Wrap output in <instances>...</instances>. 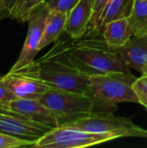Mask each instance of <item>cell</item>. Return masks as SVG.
Wrapping results in <instances>:
<instances>
[{"label": "cell", "instance_id": "1", "mask_svg": "<svg viewBox=\"0 0 147 148\" xmlns=\"http://www.w3.org/2000/svg\"><path fill=\"white\" fill-rule=\"evenodd\" d=\"M70 40V36L59 37L43 56L13 73L7 74L36 79L51 88L88 95L90 76L82 73L69 58Z\"/></svg>", "mask_w": 147, "mask_h": 148}, {"label": "cell", "instance_id": "2", "mask_svg": "<svg viewBox=\"0 0 147 148\" xmlns=\"http://www.w3.org/2000/svg\"><path fill=\"white\" fill-rule=\"evenodd\" d=\"M68 56L73 63L88 76L113 71L130 72L120 60L115 49L105 41L102 32L70 40Z\"/></svg>", "mask_w": 147, "mask_h": 148}, {"label": "cell", "instance_id": "3", "mask_svg": "<svg viewBox=\"0 0 147 148\" xmlns=\"http://www.w3.org/2000/svg\"><path fill=\"white\" fill-rule=\"evenodd\" d=\"M137 77L131 72L113 71L89 78L88 95L94 101L98 112L113 113L121 102L139 103L133 89Z\"/></svg>", "mask_w": 147, "mask_h": 148}, {"label": "cell", "instance_id": "4", "mask_svg": "<svg viewBox=\"0 0 147 148\" xmlns=\"http://www.w3.org/2000/svg\"><path fill=\"white\" fill-rule=\"evenodd\" d=\"M60 126L111 135L116 139L124 137L147 139V129L140 127L127 118L115 116L109 112H94Z\"/></svg>", "mask_w": 147, "mask_h": 148}, {"label": "cell", "instance_id": "5", "mask_svg": "<svg viewBox=\"0 0 147 148\" xmlns=\"http://www.w3.org/2000/svg\"><path fill=\"white\" fill-rule=\"evenodd\" d=\"M40 101L59 120L60 125L88 114L98 112L93 99L86 94L49 88Z\"/></svg>", "mask_w": 147, "mask_h": 148}, {"label": "cell", "instance_id": "6", "mask_svg": "<svg viewBox=\"0 0 147 148\" xmlns=\"http://www.w3.org/2000/svg\"><path fill=\"white\" fill-rule=\"evenodd\" d=\"M116 140L114 136L59 126L52 128L33 146L36 148H84Z\"/></svg>", "mask_w": 147, "mask_h": 148}, {"label": "cell", "instance_id": "7", "mask_svg": "<svg viewBox=\"0 0 147 148\" xmlns=\"http://www.w3.org/2000/svg\"><path fill=\"white\" fill-rule=\"evenodd\" d=\"M49 13L45 3L38 7L31 15L29 23L28 33L21 53L8 73H13L35 61L36 54L40 51L39 44L43 34L46 21Z\"/></svg>", "mask_w": 147, "mask_h": 148}, {"label": "cell", "instance_id": "8", "mask_svg": "<svg viewBox=\"0 0 147 148\" xmlns=\"http://www.w3.org/2000/svg\"><path fill=\"white\" fill-rule=\"evenodd\" d=\"M53 127L32 121L21 114L0 108V132L37 141Z\"/></svg>", "mask_w": 147, "mask_h": 148}, {"label": "cell", "instance_id": "9", "mask_svg": "<svg viewBox=\"0 0 147 148\" xmlns=\"http://www.w3.org/2000/svg\"><path fill=\"white\" fill-rule=\"evenodd\" d=\"M7 111L14 112L23 117L51 127L60 126L59 120L40 100L16 98L10 102Z\"/></svg>", "mask_w": 147, "mask_h": 148}, {"label": "cell", "instance_id": "10", "mask_svg": "<svg viewBox=\"0 0 147 148\" xmlns=\"http://www.w3.org/2000/svg\"><path fill=\"white\" fill-rule=\"evenodd\" d=\"M121 62L128 69L147 74V35L133 36L122 47L115 49Z\"/></svg>", "mask_w": 147, "mask_h": 148}, {"label": "cell", "instance_id": "11", "mask_svg": "<svg viewBox=\"0 0 147 148\" xmlns=\"http://www.w3.org/2000/svg\"><path fill=\"white\" fill-rule=\"evenodd\" d=\"M3 77L8 88L16 98L40 100L41 97L51 88L40 81L15 74H6Z\"/></svg>", "mask_w": 147, "mask_h": 148}, {"label": "cell", "instance_id": "12", "mask_svg": "<svg viewBox=\"0 0 147 148\" xmlns=\"http://www.w3.org/2000/svg\"><path fill=\"white\" fill-rule=\"evenodd\" d=\"M92 2L80 0L68 12L65 32L72 39H79L86 35L92 16Z\"/></svg>", "mask_w": 147, "mask_h": 148}, {"label": "cell", "instance_id": "13", "mask_svg": "<svg viewBox=\"0 0 147 148\" xmlns=\"http://www.w3.org/2000/svg\"><path fill=\"white\" fill-rule=\"evenodd\" d=\"M101 31L105 41L113 49L125 45L133 36L129 17L111 21L102 27Z\"/></svg>", "mask_w": 147, "mask_h": 148}, {"label": "cell", "instance_id": "14", "mask_svg": "<svg viewBox=\"0 0 147 148\" xmlns=\"http://www.w3.org/2000/svg\"><path fill=\"white\" fill-rule=\"evenodd\" d=\"M68 14L59 11L49 10L43 34L39 44V49H42L53 42H55L65 32Z\"/></svg>", "mask_w": 147, "mask_h": 148}, {"label": "cell", "instance_id": "15", "mask_svg": "<svg viewBox=\"0 0 147 148\" xmlns=\"http://www.w3.org/2000/svg\"><path fill=\"white\" fill-rule=\"evenodd\" d=\"M4 2L5 17L9 16L19 23H25L46 0H4Z\"/></svg>", "mask_w": 147, "mask_h": 148}, {"label": "cell", "instance_id": "16", "mask_svg": "<svg viewBox=\"0 0 147 148\" xmlns=\"http://www.w3.org/2000/svg\"><path fill=\"white\" fill-rule=\"evenodd\" d=\"M133 3L134 0H109L102 16L101 29L106 23L111 21L129 17L133 10Z\"/></svg>", "mask_w": 147, "mask_h": 148}, {"label": "cell", "instance_id": "17", "mask_svg": "<svg viewBox=\"0 0 147 148\" xmlns=\"http://www.w3.org/2000/svg\"><path fill=\"white\" fill-rule=\"evenodd\" d=\"M129 20L133 36L147 35V0H134Z\"/></svg>", "mask_w": 147, "mask_h": 148}, {"label": "cell", "instance_id": "18", "mask_svg": "<svg viewBox=\"0 0 147 148\" xmlns=\"http://www.w3.org/2000/svg\"><path fill=\"white\" fill-rule=\"evenodd\" d=\"M109 0H93L92 16L86 35L101 32V19Z\"/></svg>", "mask_w": 147, "mask_h": 148}, {"label": "cell", "instance_id": "19", "mask_svg": "<svg viewBox=\"0 0 147 148\" xmlns=\"http://www.w3.org/2000/svg\"><path fill=\"white\" fill-rule=\"evenodd\" d=\"M36 141L24 140L15 135L0 132V148H18L33 147Z\"/></svg>", "mask_w": 147, "mask_h": 148}, {"label": "cell", "instance_id": "20", "mask_svg": "<svg viewBox=\"0 0 147 148\" xmlns=\"http://www.w3.org/2000/svg\"><path fill=\"white\" fill-rule=\"evenodd\" d=\"M133 89L137 95L139 104L147 109V74L137 77L133 83Z\"/></svg>", "mask_w": 147, "mask_h": 148}, {"label": "cell", "instance_id": "21", "mask_svg": "<svg viewBox=\"0 0 147 148\" xmlns=\"http://www.w3.org/2000/svg\"><path fill=\"white\" fill-rule=\"evenodd\" d=\"M80 0H46L45 4L49 10L68 14Z\"/></svg>", "mask_w": 147, "mask_h": 148}, {"label": "cell", "instance_id": "22", "mask_svg": "<svg viewBox=\"0 0 147 148\" xmlns=\"http://www.w3.org/2000/svg\"><path fill=\"white\" fill-rule=\"evenodd\" d=\"M15 99L16 98L8 88L3 75H0V108L7 110L10 102Z\"/></svg>", "mask_w": 147, "mask_h": 148}, {"label": "cell", "instance_id": "23", "mask_svg": "<svg viewBox=\"0 0 147 148\" xmlns=\"http://www.w3.org/2000/svg\"><path fill=\"white\" fill-rule=\"evenodd\" d=\"M5 17V2L0 0V19Z\"/></svg>", "mask_w": 147, "mask_h": 148}]
</instances>
